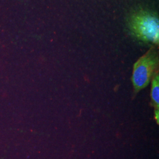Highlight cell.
Listing matches in <instances>:
<instances>
[{"instance_id": "cell-1", "label": "cell", "mask_w": 159, "mask_h": 159, "mask_svg": "<svg viewBox=\"0 0 159 159\" xmlns=\"http://www.w3.org/2000/svg\"><path fill=\"white\" fill-rule=\"evenodd\" d=\"M129 27L138 39L158 44L159 18L156 15L144 11L135 12L130 18Z\"/></svg>"}, {"instance_id": "cell-4", "label": "cell", "mask_w": 159, "mask_h": 159, "mask_svg": "<svg viewBox=\"0 0 159 159\" xmlns=\"http://www.w3.org/2000/svg\"><path fill=\"white\" fill-rule=\"evenodd\" d=\"M154 113H155V119L156 120V121H157V124H159V110H155V112H154Z\"/></svg>"}, {"instance_id": "cell-3", "label": "cell", "mask_w": 159, "mask_h": 159, "mask_svg": "<svg viewBox=\"0 0 159 159\" xmlns=\"http://www.w3.org/2000/svg\"><path fill=\"white\" fill-rule=\"evenodd\" d=\"M151 98L152 104L156 108L159 110V78L158 73L156 72L153 75L151 89Z\"/></svg>"}, {"instance_id": "cell-2", "label": "cell", "mask_w": 159, "mask_h": 159, "mask_svg": "<svg viewBox=\"0 0 159 159\" xmlns=\"http://www.w3.org/2000/svg\"><path fill=\"white\" fill-rule=\"evenodd\" d=\"M158 64V54L154 48H150L134 63L131 79L136 92L140 91L149 84L156 72Z\"/></svg>"}]
</instances>
